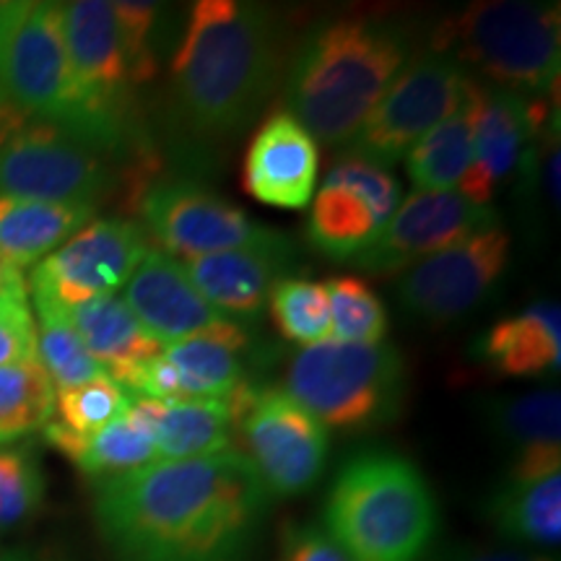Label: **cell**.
I'll return each mask as SVG.
<instances>
[{
    "label": "cell",
    "instance_id": "cell-1",
    "mask_svg": "<svg viewBox=\"0 0 561 561\" xmlns=\"http://www.w3.org/2000/svg\"><path fill=\"white\" fill-rule=\"evenodd\" d=\"M268 510V489L237 450L94 486V523L115 561H252Z\"/></svg>",
    "mask_w": 561,
    "mask_h": 561
},
{
    "label": "cell",
    "instance_id": "cell-2",
    "mask_svg": "<svg viewBox=\"0 0 561 561\" xmlns=\"http://www.w3.org/2000/svg\"><path fill=\"white\" fill-rule=\"evenodd\" d=\"M280 79V30L265 5L198 0L172 58V110L193 138H229L255 121Z\"/></svg>",
    "mask_w": 561,
    "mask_h": 561
},
{
    "label": "cell",
    "instance_id": "cell-3",
    "mask_svg": "<svg viewBox=\"0 0 561 561\" xmlns=\"http://www.w3.org/2000/svg\"><path fill=\"white\" fill-rule=\"evenodd\" d=\"M409 26L385 16H341L314 26L286 68V112L314 140L348 144L413 58Z\"/></svg>",
    "mask_w": 561,
    "mask_h": 561
},
{
    "label": "cell",
    "instance_id": "cell-4",
    "mask_svg": "<svg viewBox=\"0 0 561 561\" xmlns=\"http://www.w3.org/2000/svg\"><path fill=\"white\" fill-rule=\"evenodd\" d=\"M322 520L351 561H424L437 541L439 504L416 462L364 450L341 466Z\"/></svg>",
    "mask_w": 561,
    "mask_h": 561
},
{
    "label": "cell",
    "instance_id": "cell-5",
    "mask_svg": "<svg viewBox=\"0 0 561 561\" xmlns=\"http://www.w3.org/2000/svg\"><path fill=\"white\" fill-rule=\"evenodd\" d=\"M430 50L445 55L483 87L528 100H551L559 89L561 11L536 0H483L445 13L430 34Z\"/></svg>",
    "mask_w": 561,
    "mask_h": 561
},
{
    "label": "cell",
    "instance_id": "cell-6",
    "mask_svg": "<svg viewBox=\"0 0 561 561\" xmlns=\"http://www.w3.org/2000/svg\"><path fill=\"white\" fill-rule=\"evenodd\" d=\"M280 390L325 430L367 432L398 419L409 377L403 354L392 343L331 339L291 356Z\"/></svg>",
    "mask_w": 561,
    "mask_h": 561
},
{
    "label": "cell",
    "instance_id": "cell-7",
    "mask_svg": "<svg viewBox=\"0 0 561 561\" xmlns=\"http://www.w3.org/2000/svg\"><path fill=\"white\" fill-rule=\"evenodd\" d=\"M0 83L26 121L58 125L91 144L62 34V3H0Z\"/></svg>",
    "mask_w": 561,
    "mask_h": 561
},
{
    "label": "cell",
    "instance_id": "cell-8",
    "mask_svg": "<svg viewBox=\"0 0 561 561\" xmlns=\"http://www.w3.org/2000/svg\"><path fill=\"white\" fill-rule=\"evenodd\" d=\"M471 76L439 53H421L409 60L362 128L348 140L346 157L367 164H398L432 128L453 115L466 96Z\"/></svg>",
    "mask_w": 561,
    "mask_h": 561
},
{
    "label": "cell",
    "instance_id": "cell-9",
    "mask_svg": "<svg viewBox=\"0 0 561 561\" xmlns=\"http://www.w3.org/2000/svg\"><path fill=\"white\" fill-rule=\"evenodd\" d=\"M112 187L110 157L58 125L26 121L0 140V195L94 206Z\"/></svg>",
    "mask_w": 561,
    "mask_h": 561
},
{
    "label": "cell",
    "instance_id": "cell-10",
    "mask_svg": "<svg viewBox=\"0 0 561 561\" xmlns=\"http://www.w3.org/2000/svg\"><path fill=\"white\" fill-rule=\"evenodd\" d=\"M237 434L271 496L307 494L325 471L328 430L280 388L250 385Z\"/></svg>",
    "mask_w": 561,
    "mask_h": 561
},
{
    "label": "cell",
    "instance_id": "cell-11",
    "mask_svg": "<svg viewBox=\"0 0 561 561\" xmlns=\"http://www.w3.org/2000/svg\"><path fill=\"white\" fill-rule=\"evenodd\" d=\"M507 265L510 234L494 224L405 271L398 305L424 325H450L479 310L502 284Z\"/></svg>",
    "mask_w": 561,
    "mask_h": 561
},
{
    "label": "cell",
    "instance_id": "cell-12",
    "mask_svg": "<svg viewBox=\"0 0 561 561\" xmlns=\"http://www.w3.org/2000/svg\"><path fill=\"white\" fill-rule=\"evenodd\" d=\"M144 234L180 263L265 242L276 229L255 224L221 195L193 180H159L138 198Z\"/></svg>",
    "mask_w": 561,
    "mask_h": 561
},
{
    "label": "cell",
    "instance_id": "cell-13",
    "mask_svg": "<svg viewBox=\"0 0 561 561\" xmlns=\"http://www.w3.org/2000/svg\"><path fill=\"white\" fill-rule=\"evenodd\" d=\"M149 252L144 229L128 219H94L34 265L26 280L32 299L60 310L115 297Z\"/></svg>",
    "mask_w": 561,
    "mask_h": 561
},
{
    "label": "cell",
    "instance_id": "cell-14",
    "mask_svg": "<svg viewBox=\"0 0 561 561\" xmlns=\"http://www.w3.org/2000/svg\"><path fill=\"white\" fill-rule=\"evenodd\" d=\"M401 201V182L388 170L343 157L314 195L307 242L335 263H351L375 242Z\"/></svg>",
    "mask_w": 561,
    "mask_h": 561
},
{
    "label": "cell",
    "instance_id": "cell-15",
    "mask_svg": "<svg viewBox=\"0 0 561 561\" xmlns=\"http://www.w3.org/2000/svg\"><path fill=\"white\" fill-rule=\"evenodd\" d=\"M500 224L491 206H476L458 191H413L401 201L375 242L348 265L371 276H403L413 265Z\"/></svg>",
    "mask_w": 561,
    "mask_h": 561
},
{
    "label": "cell",
    "instance_id": "cell-16",
    "mask_svg": "<svg viewBox=\"0 0 561 561\" xmlns=\"http://www.w3.org/2000/svg\"><path fill=\"white\" fill-rule=\"evenodd\" d=\"M125 305L146 333L172 346L191 339H242L250 335L240 322L224 318L195 289L185 265L164 252H146L128 284Z\"/></svg>",
    "mask_w": 561,
    "mask_h": 561
},
{
    "label": "cell",
    "instance_id": "cell-17",
    "mask_svg": "<svg viewBox=\"0 0 561 561\" xmlns=\"http://www.w3.org/2000/svg\"><path fill=\"white\" fill-rule=\"evenodd\" d=\"M551 100H528L479 83L473 130V161L458 193L476 206H489L494 193L520 172L525 151L551 123Z\"/></svg>",
    "mask_w": 561,
    "mask_h": 561
},
{
    "label": "cell",
    "instance_id": "cell-18",
    "mask_svg": "<svg viewBox=\"0 0 561 561\" xmlns=\"http://www.w3.org/2000/svg\"><path fill=\"white\" fill-rule=\"evenodd\" d=\"M182 265L214 310L240 325H250L263 314L273 286L294 265V248L286 234L276 231L265 242L195 257Z\"/></svg>",
    "mask_w": 561,
    "mask_h": 561
},
{
    "label": "cell",
    "instance_id": "cell-19",
    "mask_svg": "<svg viewBox=\"0 0 561 561\" xmlns=\"http://www.w3.org/2000/svg\"><path fill=\"white\" fill-rule=\"evenodd\" d=\"M320 172L318 140L286 110L265 117L252 136L242 167V187L250 198L273 208H305L312 201Z\"/></svg>",
    "mask_w": 561,
    "mask_h": 561
},
{
    "label": "cell",
    "instance_id": "cell-20",
    "mask_svg": "<svg viewBox=\"0 0 561 561\" xmlns=\"http://www.w3.org/2000/svg\"><path fill=\"white\" fill-rule=\"evenodd\" d=\"M481 411L489 434L510 455L507 479L561 473V396L557 388L491 398Z\"/></svg>",
    "mask_w": 561,
    "mask_h": 561
},
{
    "label": "cell",
    "instance_id": "cell-21",
    "mask_svg": "<svg viewBox=\"0 0 561 561\" xmlns=\"http://www.w3.org/2000/svg\"><path fill=\"white\" fill-rule=\"evenodd\" d=\"M250 385H242L227 398H201V401L140 398L151 419L157 462L208 458L231 450Z\"/></svg>",
    "mask_w": 561,
    "mask_h": 561
},
{
    "label": "cell",
    "instance_id": "cell-22",
    "mask_svg": "<svg viewBox=\"0 0 561 561\" xmlns=\"http://www.w3.org/2000/svg\"><path fill=\"white\" fill-rule=\"evenodd\" d=\"M561 310L557 301H538L504 318L476 341L473 354L500 377H541L561 367Z\"/></svg>",
    "mask_w": 561,
    "mask_h": 561
},
{
    "label": "cell",
    "instance_id": "cell-23",
    "mask_svg": "<svg viewBox=\"0 0 561 561\" xmlns=\"http://www.w3.org/2000/svg\"><path fill=\"white\" fill-rule=\"evenodd\" d=\"M42 432H45V439L50 442L55 450L66 455L94 483L157 462L151 419L140 398L133 401L130 409L121 419L112 421L110 426L91 434V437H79V434L68 432L58 421H50Z\"/></svg>",
    "mask_w": 561,
    "mask_h": 561
},
{
    "label": "cell",
    "instance_id": "cell-24",
    "mask_svg": "<svg viewBox=\"0 0 561 561\" xmlns=\"http://www.w3.org/2000/svg\"><path fill=\"white\" fill-rule=\"evenodd\" d=\"M250 335L242 339H191L172 343L161 354V396L167 401H201L227 398L250 380L244 377L242 351Z\"/></svg>",
    "mask_w": 561,
    "mask_h": 561
},
{
    "label": "cell",
    "instance_id": "cell-25",
    "mask_svg": "<svg viewBox=\"0 0 561 561\" xmlns=\"http://www.w3.org/2000/svg\"><path fill=\"white\" fill-rule=\"evenodd\" d=\"M79 339L94 362L123 385L138 367L164 354V343L153 339L140 328L136 314L128 310L123 299L104 297L87 305L62 310Z\"/></svg>",
    "mask_w": 561,
    "mask_h": 561
},
{
    "label": "cell",
    "instance_id": "cell-26",
    "mask_svg": "<svg viewBox=\"0 0 561 561\" xmlns=\"http://www.w3.org/2000/svg\"><path fill=\"white\" fill-rule=\"evenodd\" d=\"M486 520L504 541L528 549H557L561 541V473L504 479L486 500Z\"/></svg>",
    "mask_w": 561,
    "mask_h": 561
},
{
    "label": "cell",
    "instance_id": "cell-27",
    "mask_svg": "<svg viewBox=\"0 0 561 561\" xmlns=\"http://www.w3.org/2000/svg\"><path fill=\"white\" fill-rule=\"evenodd\" d=\"M94 206L42 203L0 195V257L30 268L94 219Z\"/></svg>",
    "mask_w": 561,
    "mask_h": 561
},
{
    "label": "cell",
    "instance_id": "cell-28",
    "mask_svg": "<svg viewBox=\"0 0 561 561\" xmlns=\"http://www.w3.org/2000/svg\"><path fill=\"white\" fill-rule=\"evenodd\" d=\"M476 102H479V81L468 83L466 96L450 117L432 128L405 157V170L416 191L445 193L458 191L473 161Z\"/></svg>",
    "mask_w": 561,
    "mask_h": 561
},
{
    "label": "cell",
    "instance_id": "cell-29",
    "mask_svg": "<svg viewBox=\"0 0 561 561\" xmlns=\"http://www.w3.org/2000/svg\"><path fill=\"white\" fill-rule=\"evenodd\" d=\"M55 385L37 356L0 367V447L45 430L55 413Z\"/></svg>",
    "mask_w": 561,
    "mask_h": 561
},
{
    "label": "cell",
    "instance_id": "cell-30",
    "mask_svg": "<svg viewBox=\"0 0 561 561\" xmlns=\"http://www.w3.org/2000/svg\"><path fill=\"white\" fill-rule=\"evenodd\" d=\"M37 310V359L47 371L55 390H70L87 385L104 375V369L94 362L83 346L79 333L70 328L60 307L53 301L32 299Z\"/></svg>",
    "mask_w": 561,
    "mask_h": 561
},
{
    "label": "cell",
    "instance_id": "cell-31",
    "mask_svg": "<svg viewBox=\"0 0 561 561\" xmlns=\"http://www.w3.org/2000/svg\"><path fill=\"white\" fill-rule=\"evenodd\" d=\"M271 318L286 341L314 346L331 341V301L325 284L305 278H280L268 297Z\"/></svg>",
    "mask_w": 561,
    "mask_h": 561
},
{
    "label": "cell",
    "instance_id": "cell-32",
    "mask_svg": "<svg viewBox=\"0 0 561 561\" xmlns=\"http://www.w3.org/2000/svg\"><path fill=\"white\" fill-rule=\"evenodd\" d=\"M331 301L333 339L343 343H382L388 335V312L380 297L359 278H331L325 284Z\"/></svg>",
    "mask_w": 561,
    "mask_h": 561
},
{
    "label": "cell",
    "instance_id": "cell-33",
    "mask_svg": "<svg viewBox=\"0 0 561 561\" xmlns=\"http://www.w3.org/2000/svg\"><path fill=\"white\" fill-rule=\"evenodd\" d=\"M47 494L45 468L30 445L0 447V528H16L37 515Z\"/></svg>",
    "mask_w": 561,
    "mask_h": 561
},
{
    "label": "cell",
    "instance_id": "cell-34",
    "mask_svg": "<svg viewBox=\"0 0 561 561\" xmlns=\"http://www.w3.org/2000/svg\"><path fill=\"white\" fill-rule=\"evenodd\" d=\"M136 398L121 388L112 377L102 375L96 380L79 388L58 390L55 396V411H58V424L79 437H91L102 432L112 421H117L130 409Z\"/></svg>",
    "mask_w": 561,
    "mask_h": 561
},
{
    "label": "cell",
    "instance_id": "cell-35",
    "mask_svg": "<svg viewBox=\"0 0 561 561\" xmlns=\"http://www.w3.org/2000/svg\"><path fill=\"white\" fill-rule=\"evenodd\" d=\"M115 5L117 30L128 58L133 87L151 81L159 73L161 42L167 32V11L157 3H112Z\"/></svg>",
    "mask_w": 561,
    "mask_h": 561
},
{
    "label": "cell",
    "instance_id": "cell-36",
    "mask_svg": "<svg viewBox=\"0 0 561 561\" xmlns=\"http://www.w3.org/2000/svg\"><path fill=\"white\" fill-rule=\"evenodd\" d=\"M37 356V322L30 294L0 297V367Z\"/></svg>",
    "mask_w": 561,
    "mask_h": 561
},
{
    "label": "cell",
    "instance_id": "cell-37",
    "mask_svg": "<svg viewBox=\"0 0 561 561\" xmlns=\"http://www.w3.org/2000/svg\"><path fill=\"white\" fill-rule=\"evenodd\" d=\"M280 561H351L325 530L310 523H289L280 533Z\"/></svg>",
    "mask_w": 561,
    "mask_h": 561
},
{
    "label": "cell",
    "instance_id": "cell-38",
    "mask_svg": "<svg viewBox=\"0 0 561 561\" xmlns=\"http://www.w3.org/2000/svg\"><path fill=\"white\" fill-rule=\"evenodd\" d=\"M439 561H559L549 553L523 549H489V546H455L442 553Z\"/></svg>",
    "mask_w": 561,
    "mask_h": 561
},
{
    "label": "cell",
    "instance_id": "cell-39",
    "mask_svg": "<svg viewBox=\"0 0 561 561\" xmlns=\"http://www.w3.org/2000/svg\"><path fill=\"white\" fill-rule=\"evenodd\" d=\"M3 294H30V286H26V278L21 268L0 257V297H3Z\"/></svg>",
    "mask_w": 561,
    "mask_h": 561
},
{
    "label": "cell",
    "instance_id": "cell-40",
    "mask_svg": "<svg viewBox=\"0 0 561 561\" xmlns=\"http://www.w3.org/2000/svg\"><path fill=\"white\" fill-rule=\"evenodd\" d=\"M24 123H26V117L21 115L19 110L11 107V102L5 100L3 83H0V140H3L9 133H13L19 125H24Z\"/></svg>",
    "mask_w": 561,
    "mask_h": 561
},
{
    "label": "cell",
    "instance_id": "cell-41",
    "mask_svg": "<svg viewBox=\"0 0 561 561\" xmlns=\"http://www.w3.org/2000/svg\"><path fill=\"white\" fill-rule=\"evenodd\" d=\"M0 561H34V559L26 557V553H21V551H3L0 553Z\"/></svg>",
    "mask_w": 561,
    "mask_h": 561
}]
</instances>
